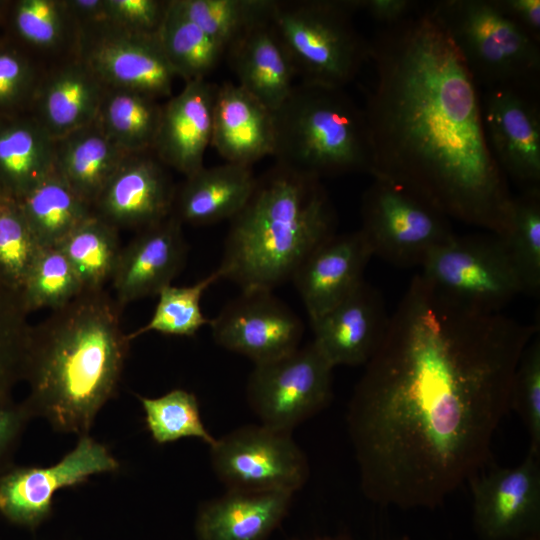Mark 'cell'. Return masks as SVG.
<instances>
[{"label": "cell", "mask_w": 540, "mask_h": 540, "mask_svg": "<svg viewBox=\"0 0 540 540\" xmlns=\"http://www.w3.org/2000/svg\"><path fill=\"white\" fill-rule=\"evenodd\" d=\"M336 227V211L320 179L275 164L256 177L249 200L230 220L217 269L241 291H273L291 281Z\"/></svg>", "instance_id": "cell-4"}, {"label": "cell", "mask_w": 540, "mask_h": 540, "mask_svg": "<svg viewBox=\"0 0 540 540\" xmlns=\"http://www.w3.org/2000/svg\"><path fill=\"white\" fill-rule=\"evenodd\" d=\"M188 17L225 50L254 25L272 17L274 0H178Z\"/></svg>", "instance_id": "cell-37"}, {"label": "cell", "mask_w": 540, "mask_h": 540, "mask_svg": "<svg viewBox=\"0 0 540 540\" xmlns=\"http://www.w3.org/2000/svg\"><path fill=\"white\" fill-rule=\"evenodd\" d=\"M12 27L30 49L65 59L78 55L79 30L65 0H18Z\"/></svg>", "instance_id": "cell-32"}, {"label": "cell", "mask_w": 540, "mask_h": 540, "mask_svg": "<svg viewBox=\"0 0 540 540\" xmlns=\"http://www.w3.org/2000/svg\"><path fill=\"white\" fill-rule=\"evenodd\" d=\"M490 150L507 180L540 188V87L495 86L480 92Z\"/></svg>", "instance_id": "cell-14"}, {"label": "cell", "mask_w": 540, "mask_h": 540, "mask_svg": "<svg viewBox=\"0 0 540 540\" xmlns=\"http://www.w3.org/2000/svg\"><path fill=\"white\" fill-rule=\"evenodd\" d=\"M58 246L71 263L83 291L104 289L121 251L118 228L94 213Z\"/></svg>", "instance_id": "cell-33"}, {"label": "cell", "mask_w": 540, "mask_h": 540, "mask_svg": "<svg viewBox=\"0 0 540 540\" xmlns=\"http://www.w3.org/2000/svg\"><path fill=\"white\" fill-rule=\"evenodd\" d=\"M370 45L376 83L364 108L373 177L449 219L503 235L513 195L486 137L480 90L425 7L382 26Z\"/></svg>", "instance_id": "cell-2"}, {"label": "cell", "mask_w": 540, "mask_h": 540, "mask_svg": "<svg viewBox=\"0 0 540 540\" xmlns=\"http://www.w3.org/2000/svg\"><path fill=\"white\" fill-rule=\"evenodd\" d=\"M350 0L275 1L272 22L300 82L344 88L370 59Z\"/></svg>", "instance_id": "cell-7"}, {"label": "cell", "mask_w": 540, "mask_h": 540, "mask_svg": "<svg viewBox=\"0 0 540 540\" xmlns=\"http://www.w3.org/2000/svg\"><path fill=\"white\" fill-rule=\"evenodd\" d=\"M157 39L176 77L185 82L206 79L226 53L188 17L178 0H169Z\"/></svg>", "instance_id": "cell-31"}, {"label": "cell", "mask_w": 540, "mask_h": 540, "mask_svg": "<svg viewBox=\"0 0 540 540\" xmlns=\"http://www.w3.org/2000/svg\"><path fill=\"white\" fill-rule=\"evenodd\" d=\"M12 201L15 200L0 178V209Z\"/></svg>", "instance_id": "cell-47"}, {"label": "cell", "mask_w": 540, "mask_h": 540, "mask_svg": "<svg viewBox=\"0 0 540 540\" xmlns=\"http://www.w3.org/2000/svg\"><path fill=\"white\" fill-rule=\"evenodd\" d=\"M306 540H352L348 536L344 535H338V536H321V537H315L312 539H306ZM399 540H409L407 537L401 538Z\"/></svg>", "instance_id": "cell-48"}, {"label": "cell", "mask_w": 540, "mask_h": 540, "mask_svg": "<svg viewBox=\"0 0 540 540\" xmlns=\"http://www.w3.org/2000/svg\"><path fill=\"white\" fill-rule=\"evenodd\" d=\"M42 71L22 48L0 42V115L29 113Z\"/></svg>", "instance_id": "cell-42"}, {"label": "cell", "mask_w": 540, "mask_h": 540, "mask_svg": "<svg viewBox=\"0 0 540 540\" xmlns=\"http://www.w3.org/2000/svg\"><path fill=\"white\" fill-rule=\"evenodd\" d=\"M130 155L94 121L54 140V172L93 208L107 182Z\"/></svg>", "instance_id": "cell-27"}, {"label": "cell", "mask_w": 540, "mask_h": 540, "mask_svg": "<svg viewBox=\"0 0 540 540\" xmlns=\"http://www.w3.org/2000/svg\"><path fill=\"white\" fill-rule=\"evenodd\" d=\"M361 228L372 256L399 267H421L456 233L450 219L402 186L373 177L361 199Z\"/></svg>", "instance_id": "cell-8"}, {"label": "cell", "mask_w": 540, "mask_h": 540, "mask_svg": "<svg viewBox=\"0 0 540 540\" xmlns=\"http://www.w3.org/2000/svg\"><path fill=\"white\" fill-rule=\"evenodd\" d=\"M255 184L251 166L229 162L203 166L175 191L172 215L192 225L231 220L245 206Z\"/></svg>", "instance_id": "cell-26"}, {"label": "cell", "mask_w": 540, "mask_h": 540, "mask_svg": "<svg viewBox=\"0 0 540 540\" xmlns=\"http://www.w3.org/2000/svg\"><path fill=\"white\" fill-rule=\"evenodd\" d=\"M420 274L454 301L486 313H500L522 294L500 235H458L433 250Z\"/></svg>", "instance_id": "cell-9"}, {"label": "cell", "mask_w": 540, "mask_h": 540, "mask_svg": "<svg viewBox=\"0 0 540 540\" xmlns=\"http://www.w3.org/2000/svg\"><path fill=\"white\" fill-rule=\"evenodd\" d=\"M538 333L458 303L416 274L348 405L364 496L433 509L481 471L510 411L517 363Z\"/></svg>", "instance_id": "cell-1"}, {"label": "cell", "mask_w": 540, "mask_h": 540, "mask_svg": "<svg viewBox=\"0 0 540 540\" xmlns=\"http://www.w3.org/2000/svg\"><path fill=\"white\" fill-rule=\"evenodd\" d=\"M510 410L520 417L529 436V451L540 454V336L524 349L515 368Z\"/></svg>", "instance_id": "cell-41"}, {"label": "cell", "mask_w": 540, "mask_h": 540, "mask_svg": "<svg viewBox=\"0 0 540 540\" xmlns=\"http://www.w3.org/2000/svg\"><path fill=\"white\" fill-rule=\"evenodd\" d=\"M145 413L146 426L158 444L194 437L212 446L213 437L201 419L200 406L194 393L172 389L162 396H139Z\"/></svg>", "instance_id": "cell-38"}, {"label": "cell", "mask_w": 540, "mask_h": 540, "mask_svg": "<svg viewBox=\"0 0 540 540\" xmlns=\"http://www.w3.org/2000/svg\"><path fill=\"white\" fill-rule=\"evenodd\" d=\"M32 418L24 401L9 398L0 402V474L12 466L14 451Z\"/></svg>", "instance_id": "cell-44"}, {"label": "cell", "mask_w": 540, "mask_h": 540, "mask_svg": "<svg viewBox=\"0 0 540 540\" xmlns=\"http://www.w3.org/2000/svg\"><path fill=\"white\" fill-rule=\"evenodd\" d=\"M83 292L71 263L59 246L41 248L20 290L26 311L65 306Z\"/></svg>", "instance_id": "cell-36"}, {"label": "cell", "mask_w": 540, "mask_h": 540, "mask_svg": "<svg viewBox=\"0 0 540 540\" xmlns=\"http://www.w3.org/2000/svg\"><path fill=\"white\" fill-rule=\"evenodd\" d=\"M105 86L78 55L43 70L29 113L52 139L95 121Z\"/></svg>", "instance_id": "cell-22"}, {"label": "cell", "mask_w": 540, "mask_h": 540, "mask_svg": "<svg viewBox=\"0 0 540 540\" xmlns=\"http://www.w3.org/2000/svg\"><path fill=\"white\" fill-rule=\"evenodd\" d=\"M187 250L182 223L172 214L140 230L121 248L111 278L119 308L171 285L184 267Z\"/></svg>", "instance_id": "cell-18"}, {"label": "cell", "mask_w": 540, "mask_h": 540, "mask_svg": "<svg viewBox=\"0 0 540 540\" xmlns=\"http://www.w3.org/2000/svg\"><path fill=\"white\" fill-rule=\"evenodd\" d=\"M238 85L274 111L290 94L296 73L272 22H260L239 38L226 53Z\"/></svg>", "instance_id": "cell-24"}, {"label": "cell", "mask_w": 540, "mask_h": 540, "mask_svg": "<svg viewBox=\"0 0 540 540\" xmlns=\"http://www.w3.org/2000/svg\"><path fill=\"white\" fill-rule=\"evenodd\" d=\"M220 279H222L221 273L216 269L192 285L174 286L171 284L164 287L157 294L158 302L149 322L127 334L128 339L132 341L151 331L170 336L195 335L211 321L202 312L201 298L204 292Z\"/></svg>", "instance_id": "cell-35"}, {"label": "cell", "mask_w": 540, "mask_h": 540, "mask_svg": "<svg viewBox=\"0 0 540 540\" xmlns=\"http://www.w3.org/2000/svg\"><path fill=\"white\" fill-rule=\"evenodd\" d=\"M41 246L16 201L0 209V281L20 292Z\"/></svg>", "instance_id": "cell-40"}, {"label": "cell", "mask_w": 540, "mask_h": 540, "mask_svg": "<svg viewBox=\"0 0 540 540\" xmlns=\"http://www.w3.org/2000/svg\"><path fill=\"white\" fill-rule=\"evenodd\" d=\"M426 8L478 87H540V44L512 22L496 0H439Z\"/></svg>", "instance_id": "cell-6"}, {"label": "cell", "mask_w": 540, "mask_h": 540, "mask_svg": "<svg viewBox=\"0 0 540 540\" xmlns=\"http://www.w3.org/2000/svg\"><path fill=\"white\" fill-rule=\"evenodd\" d=\"M475 529L484 540L539 537L540 454L528 450L514 467L494 466L467 481Z\"/></svg>", "instance_id": "cell-13"}, {"label": "cell", "mask_w": 540, "mask_h": 540, "mask_svg": "<svg viewBox=\"0 0 540 540\" xmlns=\"http://www.w3.org/2000/svg\"><path fill=\"white\" fill-rule=\"evenodd\" d=\"M54 172V139L30 113L0 115V178L17 201Z\"/></svg>", "instance_id": "cell-28"}, {"label": "cell", "mask_w": 540, "mask_h": 540, "mask_svg": "<svg viewBox=\"0 0 540 540\" xmlns=\"http://www.w3.org/2000/svg\"><path fill=\"white\" fill-rule=\"evenodd\" d=\"M162 104L142 93L105 87L95 119L104 134L129 154L152 151Z\"/></svg>", "instance_id": "cell-30"}, {"label": "cell", "mask_w": 540, "mask_h": 540, "mask_svg": "<svg viewBox=\"0 0 540 540\" xmlns=\"http://www.w3.org/2000/svg\"><path fill=\"white\" fill-rule=\"evenodd\" d=\"M372 257L360 230L335 233L309 254L291 281L310 321L334 308L358 288Z\"/></svg>", "instance_id": "cell-20"}, {"label": "cell", "mask_w": 540, "mask_h": 540, "mask_svg": "<svg viewBox=\"0 0 540 540\" xmlns=\"http://www.w3.org/2000/svg\"><path fill=\"white\" fill-rule=\"evenodd\" d=\"M355 12L364 11L382 26L397 24L420 9L412 0H350Z\"/></svg>", "instance_id": "cell-45"}, {"label": "cell", "mask_w": 540, "mask_h": 540, "mask_svg": "<svg viewBox=\"0 0 540 540\" xmlns=\"http://www.w3.org/2000/svg\"><path fill=\"white\" fill-rule=\"evenodd\" d=\"M217 84L207 79L185 82L183 89L162 105L152 152L159 161L188 177L204 166L211 145Z\"/></svg>", "instance_id": "cell-21"}, {"label": "cell", "mask_w": 540, "mask_h": 540, "mask_svg": "<svg viewBox=\"0 0 540 540\" xmlns=\"http://www.w3.org/2000/svg\"><path fill=\"white\" fill-rule=\"evenodd\" d=\"M16 203L42 248L58 246L93 214L92 208L55 172L42 179Z\"/></svg>", "instance_id": "cell-29"}, {"label": "cell", "mask_w": 540, "mask_h": 540, "mask_svg": "<svg viewBox=\"0 0 540 540\" xmlns=\"http://www.w3.org/2000/svg\"><path fill=\"white\" fill-rule=\"evenodd\" d=\"M333 368L313 341L255 364L246 384L248 405L261 424L292 433L331 402Z\"/></svg>", "instance_id": "cell-10"}, {"label": "cell", "mask_w": 540, "mask_h": 540, "mask_svg": "<svg viewBox=\"0 0 540 540\" xmlns=\"http://www.w3.org/2000/svg\"><path fill=\"white\" fill-rule=\"evenodd\" d=\"M130 340L104 290L83 291L31 326L23 380L32 417L58 432L88 435L118 387Z\"/></svg>", "instance_id": "cell-3"}, {"label": "cell", "mask_w": 540, "mask_h": 540, "mask_svg": "<svg viewBox=\"0 0 540 540\" xmlns=\"http://www.w3.org/2000/svg\"><path fill=\"white\" fill-rule=\"evenodd\" d=\"M383 295L365 280L346 299L310 321L313 342L333 367L365 365L389 321Z\"/></svg>", "instance_id": "cell-19"}, {"label": "cell", "mask_w": 540, "mask_h": 540, "mask_svg": "<svg viewBox=\"0 0 540 540\" xmlns=\"http://www.w3.org/2000/svg\"><path fill=\"white\" fill-rule=\"evenodd\" d=\"M210 461L227 490L294 494L310 475L308 459L291 432L245 425L216 439Z\"/></svg>", "instance_id": "cell-11"}, {"label": "cell", "mask_w": 540, "mask_h": 540, "mask_svg": "<svg viewBox=\"0 0 540 540\" xmlns=\"http://www.w3.org/2000/svg\"><path fill=\"white\" fill-rule=\"evenodd\" d=\"M20 293L0 281V402L23 381L31 325Z\"/></svg>", "instance_id": "cell-39"}, {"label": "cell", "mask_w": 540, "mask_h": 540, "mask_svg": "<svg viewBox=\"0 0 540 540\" xmlns=\"http://www.w3.org/2000/svg\"><path fill=\"white\" fill-rule=\"evenodd\" d=\"M176 189L152 151L130 155L107 182L93 213L116 228L139 231L172 214Z\"/></svg>", "instance_id": "cell-17"}, {"label": "cell", "mask_w": 540, "mask_h": 540, "mask_svg": "<svg viewBox=\"0 0 540 540\" xmlns=\"http://www.w3.org/2000/svg\"><path fill=\"white\" fill-rule=\"evenodd\" d=\"M522 294H540V188L522 190L512 199L507 231L500 235Z\"/></svg>", "instance_id": "cell-34"}, {"label": "cell", "mask_w": 540, "mask_h": 540, "mask_svg": "<svg viewBox=\"0 0 540 540\" xmlns=\"http://www.w3.org/2000/svg\"><path fill=\"white\" fill-rule=\"evenodd\" d=\"M272 114L275 164L320 180L351 173L372 175L366 114L344 88L300 82Z\"/></svg>", "instance_id": "cell-5"}, {"label": "cell", "mask_w": 540, "mask_h": 540, "mask_svg": "<svg viewBox=\"0 0 540 540\" xmlns=\"http://www.w3.org/2000/svg\"><path fill=\"white\" fill-rule=\"evenodd\" d=\"M210 146L226 162L246 166L272 156V111L237 83L217 85Z\"/></svg>", "instance_id": "cell-23"}, {"label": "cell", "mask_w": 540, "mask_h": 540, "mask_svg": "<svg viewBox=\"0 0 540 540\" xmlns=\"http://www.w3.org/2000/svg\"><path fill=\"white\" fill-rule=\"evenodd\" d=\"M78 56L105 87L170 98L176 77L157 36L132 35L113 28L83 38Z\"/></svg>", "instance_id": "cell-16"}, {"label": "cell", "mask_w": 540, "mask_h": 540, "mask_svg": "<svg viewBox=\"0 0 540 540\" xmlns=\"http://www.w3.org/2000/svg\"><path fill=\"white\" fill-rule=\"evenodd\" d=\"M209 326L217 345L249 358L254 365L297 349L304 334L299 316L265 290L241 291Z\"/></svg>", "instance_id": "cell-15"}, {"label": "cell", "mask_w": 540, "mask_h": 540, "mask_svg": "<svg viewBox=\"0 0 540 540\" xmlns=\"http://www.w3.org/2000/svg\"><path fill=\"white\" fill-rule=\"evenodd\" d=\"M287 492L227 490L200 505L198 540H265L286 516L293 499Z\"/></svg>", "instance_id": "cell-25"}, {"label": "cell", "mask_w": 540, "mask_h": 540, "mask_svg": "<svg viewBox=\"0 0 540 540\" xmlns=\"http://www.w3.org/2000/svg\"><path fill=\"white\" fill-rule=\"evenodd\" d=\"M169 0H106L113 29L132 35L155 37Z\"/></svg>", "instance_id": "cell-43"}, {"label": "cell", "mask_w": 540, "mask_h": 540, "mask_svg": "<svg viewBox=\"0 0 540 540\" xmlns=\"http://www.w3.org/2000/svg\"><path fill=\"white\" fill-rule=\"evenodd\" d=\"M119 468V461L104 444L89 434L80 436L75 447L56 464L11 466L1 473L0 514L15 525L35 528L51 515L58 490Z\"/></svg>", "instance_id": "cell-12"}, {"label": "cell", "mask_w": 540, "mask_h": 540, "mask_svg": "<svg viewBox=\"0 0 540 540\" xmlns=\"http://www.w3.org/2000/svg\"><path fill=\"white\" fill-rule=\"evenodd\" d=\"M500 10L540 44L539 0H496Z\"/></svg>", "instance_id": "cell-46"}]
</instances>
